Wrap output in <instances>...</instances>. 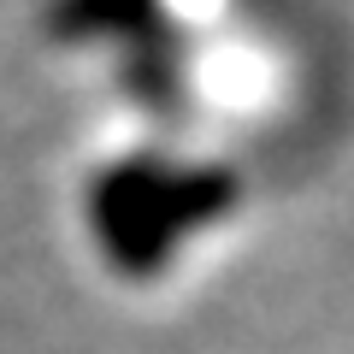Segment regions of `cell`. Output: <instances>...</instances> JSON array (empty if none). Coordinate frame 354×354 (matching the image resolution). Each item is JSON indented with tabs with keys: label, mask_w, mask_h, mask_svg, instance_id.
<instances>
[{
	"label": "cell",
	"mask_w": 354,
	"mask_h": 354,
	"mask_svg": "<svg viewBox=\"0 0 354 354\" xmlns=\"http://www.w3.org/2000/svg\"><path fill=\"white\" fill-rule=\"evenodd\" d=\"M153 0H65V30H124L136 18H148Z\"/></svg>",
	"instance_id": "7a4b0ae2"
},
{
	"label": "cell",
	"mask_w": 354,
	"mask_h": 354,
	"mask_svg": "<svg viewBox=\"0 0 354 354\" xmlns=\"http://www.w3.org/2000/svg\"><path fill=\"white\" fill-rule=\"evenodd\" d=\"M236 201V177L218 165H160V160H130L95 183V236L118 272H160L165 254L189 230L225 218Z\"/></svg>",
	"instance_id": "6da1fadb"
}]
</instances>
